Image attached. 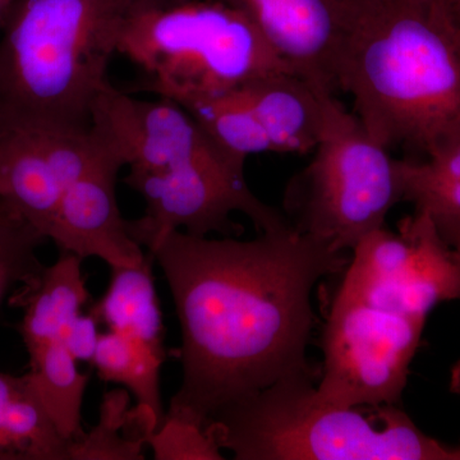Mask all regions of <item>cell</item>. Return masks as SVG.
I'll use <instances>...</instances> for the list:
<instances>
[{"mask_svg":"<svg viewBox=\"0 0 460 460\" xmlns=\"http://www.w3.org/2000/svg\"><path fill=\"white\" fill-rule=\"evenodd\" d=\"M157 460H222V449L206 428L165 416L164 422L148 438Z\"/></svg>","mask_w":460,"mask_h":460,"instance_id":"24","label":"cell"},{"mask_svg":"<svg viewBox=\"0 0 460 460\" xmlns=\"http://www.w3.org/2000/svg\"><path fill=\"white\" fill-rule=\"evenodd\" d=\"M12 3H13V0H0V30L4 25V21L7 18L9 9L12 7Z\"/></svg>","mask_w":460,"mask_h":460,"instance_id":"28","label":"cell"},{"mask_svg":"<svg viewBox=\"0 0 460 460\" xmlns=\"http://www.w3.org/2000/svg\"><path fill=\"white\" fill-rule=\"evenodd\" d=\"M111 155L93 131L0 119V199L45 239L63 192Z\"/></svg>","mask_w":460,"mask_h":460,"instance_id":"10","label":"cell"},{"mask_svg":"<svg viewBox=\"0 0 460 460\" xmlns=\"http://www.w3.org/2000/svg\"><path fill=\"white\" fill-rule=\"evenodd\" d=\"M128 390L105 393L98 425L69 443L71 460H141L148 438L159 429L155 413L136 404L129 408Z\"/></svg>","mask_w":460,"mask_h":460,"instance_id":"17","label":"cell"},{"mask_svg":"<svg viewBox=\"0 0 460 460\" xmlns=\"http://www.w3.org/2000/svg\"><path fill=\"white\" fill-rule=\"evenodd\" d=\"M155 261L147 252L138 268H111V283L91 314L109 330L144 339L164 348V325L151 266Z\"/></svg>","mask_w":460,"mask_h":460,"instance_id":"18","label":"cell"},{"mask_svg":"<svg viewBox=\"0 0 460 460\" xmlns=\"http://www.w3.org/2000/svg\"><path fill=\"white\" fill-rule=\"evenodd\" d=\"M259 29L314 89L339 93L345 45L370 0H223Z\"/></svg>","mask_w":460,"mask_h":460,"instance_id":"12","label":"cell"},{"mask_svg":"<svg viewBox=\"0 0 460 460\" xmlns=\"http://www.w3.org/2000/svg\"><path fill=\"white\" fill-rule=\"evenodd\" d=\"M83 261L75 253L62 252L54 265L42 266L14 296L23 308L20 330L27 350L58 341L89 302Z\"/></svg>","mask_w":460,"mask_h":460,"instance_id":"15","label":"cell"},{"mask_svg":"<svg viewBox=\"0 0 460 460\" xmlns=\"http://www.w3.org/2000/svg\"><path fill=\"white\" fill-rule=\"evenodd\" d=\"M0 460H69L59 434L29 375L0 372Z\"/></svg>","mask_w":460,"mask_h":460,"instance_id":"16","label":"cell"},{"mask_svg":"<svg viewBox=\"0 0 460 460\" xmlns=\"http://www.w3.org/2000/svg\"><path fill=\"white\" fill-rule=\"evenodd\" d=\"M90 128L100 144L129 169L165 171L217 159L242 163L217 146L178 102L137 99L111 81L93 104Z\"/></svg>","mask_w":460,"mask_h":460,"instance_id":"11","label":"cell"},{"mask_svg":"<svg viewBox=\"0 0 460 460\" xmlns=\"http://www.w3.org/2000/svg\"><path fill=\"white\" fill-rule=\"evenodd\" d=\"M431 217L460 268V215L438 214L431 215ZM450 390L453 394L460 396V361L454 366L450 375Z\"/></svg>","mask_w":460,"mask_h":460,"instance_id":"26","label":"cell"},{"mask_svg":"<svg viewBox=\"0 0 460 460\" xmlns=\"http://www.w3.org/2000/svg\"><path fill=\"white\" fill-rule=\"evenodd\" d=\"M402 201L429 215H460V132L423 159L399 160Z\"/></svg>","mask_w":460,"mask_h":460,"instance_id":"21","label":"cell"},{"mask_svg":"<svg viewBox=\"0 0 460 460\" xmlns=\"http://www.w3.org/2000/svg\"><path fill=\"white\" fill-rule=\"evenodd\" d=\"M425 323L339 288L323 328L314 396L341 407L398 404Z\"/></svg>","mask_w":460,"mask_h":460,"instance_id":"7","label":"cell"},{"mask_svg":"<svg viewBox=\"0 0 460 460\" xmlns=\"http://www.w3.org/2000/svg\"><path fill=\"white\" fill-rule=\"evenodd\" d=\"M339 90L387 150L428 156L460 132V38L434 0H370L345 45Z\"/></svg>","mask_w":460,"mask_h":460,"instance_id":"2","label":"cell"},{"mask_svg":"<svg viewBox=\"0 0 460 460\" xmlns=\"http://www.w3.org/2000/svg\"><path fill=\"white\" fill-rule=\"evenodd\" d=\"M118 54L141 71L136 93L181 104L295 72L242 12L223 0H183L133 18Z\"/></svg>","mask_w":460,"mask_h":460,"instance_id":"5","label":"cell"},{"mask_svg":"<svg viewBox=\"0 0 460 460\" xmlns=\"http://www.w3.org/2000/svg\"><path fill=\"white\" fill-rule=\"evenodd\" d=\"M118 160L108 159L72 181L63 192L48 233L62 252L99 257L111 268H138L147 253L129 235L115 195Z\"/></svg>","mask_w":460,"mask_h":460,"instance_id":"13","label":"cell"},{"mask_svg":"<svg viewBox=\"0 0 460 460\" xmlns=\"http://www.w3.org/2000/svg\"><path fill=\"white\" fill-rule=\"evenodd\" d=\"M98 323L93 314H78L56 341L65 345L77 361L91 362L98 345Z\"/></svg>","mask_w":460,"mask_h":460,"instance_id":"25","label":"cell"},{"mask_svg":"<svg viewBox=\"0 0 460 460\" xmlns=\"http://www.w3.org/2000/svg\"><path fill=\"white\" fill-rule=\"evenodd\" d=\"M2 204H3V199H0V205H2Z\"/></svg>","mask_w":460,"mask_h":460,"instance_id":"30","label":"cell"},{"mask_svg":"<svg viewBox=\"0 0 460 460\" xmlns=\"http://www.w3.org/2000/svg\"><path fill=\"white\" fill-rule=\"evenodd\" d=\"M402 201L399 159L332 99L314 159L286 190L290 226L338 252L353 251L383 228L387 214Z\"/></svg>","mask_w":460,"mask_h":460,"instance_id":"6","label":"cell"},{"mask_svg":"<svg viewBox=\"0 0 460 460\" xmlns=\"http://www.w3.org/2000/svg\"><path fill=\"white\" fill-rule=\"evenodd\" d=\"M237 93L262 127L274 153L314 150L335 98L320 93L296 72L257 78Z\"/></svg>","mask_w":460,"mask_h":460,"instance_id":"14","label":"cell"},{"mask_svg":"<svg viewBox=\"0 0 460 460\" xmlns=\"http://www.w3.org/2000/svg\"><path fill=\"white\" fill-rule=\"evenodd\" d=\"M434 2L450 17V0H434ZM450 20H452V17H450Z\"/></svg>","mask_w":460,"mask_h":460,"instance_id":"29","label":"cell"},{"mask_svg":"<svg viewBox=\"0 0 460 460\" xmlns=\"http://www.w3.org/2000/svg\"><path fill=\"white\" fill-rule=\"evenodd\" d=\"M181 107L201 126L220 148L239 162L255 154L274 153L268 136L237 90L199 96Z\"/></svg>","mask_w":460,"mask_h":460,"instance_id":"22","label":"cell"},{"mask_svg":"<svg viewBox=\"0 0 460 460\" xmlns=\"http://www.w3.org/2000/svg\"><path fill=\"white\" fill-rule=\"evenodd\" d=\"M314 377L284 378L206 423L237 460H460L396 404L341 407L314 396Z\"/></svg>","mask_w":460,"mask_h":460,"instance_id":"4","label":"cell"},{"mask_svg":"<svg viewBox=\"0 0 460 460\" xmlns=\"http://www.w3.org/2000/svg\"><path fill=\"white\" fill-rule=\"evenodd\" d=\"M450 17L460 38V0H450Z\"/></svg>","mask_w":460,"mask_h":460,"instance_id":"27","label":"cell"},{"mask_svg":"<svg viewBox=\"0 0 460 460\" xmlns=\"http://www.w3.org/2000/svg\"><path fill=\"white\" fill-rule=\"evenodd\" d=\"M148 253L164 271L181 332V383L165 416L205 428L278 381L314 377L311 296L347 268L344 252L287 228L252 241L174 230Z\"/></svg>","mask_w":460,"mask_h":460,"instance_id":"1","label":"cell"},{"mask_svg":"<svg viewBox=\"0 0 460 460\" xmlns=\"http://www.w3.org/2000/svg\"><path fill=\"white\" fill-rule=\"evenodd\" d=\"M244 165L230 159L208 160L165 169H129L126 181L146 201V213L127 220L129 235L147 252L174 232L206 237L210 233L241 235L233 213L246 215L260 233L292 228L287 217L253 195Z\"/></svg>","mask_w":460,"mask_h":460,"instance_id":"8","label":"cell"},{"mask_svg":"<svg viewBox=\"0 0 460 460\" xmlns=\"http://www.w3.org/2000/svg\"><path fill=\"white\" fill-rule=\"evenodd\" d=\"M341 289L395 313L426 319L460 301V268L431 215L414 211L398 233L380 228L352 251Z\"/></svg>","mask_w":460,"mask_h":460,"instance_id":"9","label":"cell"},{"mask_svg":"<svg viewBox=\"0 0 460 460\" xmlns=\"http://www.w3.org/2000/svg\"><path fill=\"white\" fill-rule=\"evenodd\" d=\"M44 237L4 201L0 205V305L16 284L41 270L36 248Z\"/></svg>","mask_w":460,"mask_h":460,"instance_id":"23","label":"cell"},{"mask_svg":"<svg viewBox=\"0 0 460 460\" xmlns=\"http://www.w3.org/2000/svg\"><path fill=\"white\" fill-rule=\"evenodd\" d=\"M183 0H13L0 30V119L87 131L133 18Z\"/></svg>","mask_w":460,"mask_h":460,"instance_id":"3","label":"cell"},{"mask_svg":"<svg viewBox=\"0 0 460 460\" xmlns=\"http://www.w3.org/2000/svg\"><path fill=\"white\" fill-rule=\"evenodd\" d=\"M30 381L59 434L71 443L83 434V402L89 375L81 374L77 359L59 341L27 350Z\"/></svg>","mask_w":460,"mask_h":460,"instance_id":"19","label":"cell"},{"mask_svg":"<svg viewBox=\"0 0 460 460\" xmlns=\"http://www.w3.org/2000/svg\"><path fill=\"white\" fill-rule=\"evenodd\" d=\"M164 359V348L109 330L100 332L91 363L102 380L126 386L138 405L153 411L160 428L165 420L160 398V370Z\"/></svg>","mask_w":460,"mask_h":460,"instance_id":"20","label":"cell"}]
</instances>
